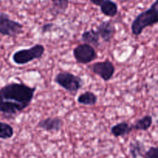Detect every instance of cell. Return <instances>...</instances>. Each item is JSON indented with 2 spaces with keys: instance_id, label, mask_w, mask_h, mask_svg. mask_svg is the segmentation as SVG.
I'll return each instance as SVG.
<instances>
[{
  "instance_id": "obj_1",
  "label": "cell",
  "mask_w": 158,
  "mask_h": 158,
  "mask_svg": "<svg viewBox=\"0 0 158 158\" xmlns=\"http://www.w3.org/2000/svg\"><path fill=\"white\" fill-rule=\"evenodd\" d=\"M36 87L23 83H10L0 88V113L13 118L30 105Z\"/></svg>"
},
{
  "instance_id": "obj_21",
  "label": "cell",
  "mask_w": 158,
  "mask_h": 158,
  "mask_svg": "<svg viewBox=\"0 0 158 158\" xmlns=\"http://www.w3.org/2000/svg\"><path fill=\"white\" fill-rule=\"evenodd\" d=\"M118 158H125V157H118Z\"/></svg>"
},
{
  "instance_id": "obj_5",
  "label": "cell",
  "mask_w": 158,
  "mask_h": 158,
  "mask_svg": "<svg viewBox=\"0 0 158 158\" xmlns=\"http://www.w3.org/2000/svg\"><path fill=\"white\" fill-rule=\"evenodd\" d=\"M23 32V25L12 20L6 12H0V35L16 37Z\"/></svg>"
},
{
  "instance_id": "obj_8",
  "label": "cell",
  "mask_w": 158,
  "mask_h": 158,
  "mask_svg": "<svg viewBox=\"0 0 158 158\" xmlns=\"http://www.w3.org/2000/svg\"><path fill=\"white\" fill-rule=\"evenodd\" d=\"M64 122L60 117H47L41 120L37 124V127L46 132L57 133L63 128Z\"/></svg>"
},
{
  "instance_id": "obj_19",
  "label": "cell",
  "mask_w": 158,
  "mask_h": 158,
  "mask_svg": "<svg viewBox=\"0 0 158 158\" xmlns=\"http://www.w3.org/2000/svg\"><path fill=\"white\" fill-rule=\"evenodd\" d=\"M57 27L54 23H45L41 28V33L42 34H46L47 32H51V31L54 30V28Z\"/></svg>"
},
{
  "instance_id": "obj_3",
  "label": "cell",
  "mask_w": 158,
  "mask_h": 158,
  "mask_svg": "<svg viewBox=\"0 0 158 158\" xmlns=\"http://www.w3.org/2000/svg\"><path fill=\"white\" fill-rule=\"evenodd\" d=\"M45 52V47L42 44H35L28 49L15 51L12 56V60L17 65H26L32 60H40Z\"/></svg>"
},
{
  "instance_id": "obj_17",
  "label": "cell",
  "mask_w": 158,
  "mask_h": 158,
  "mask_svg": "<svg viewBox=\"0 0 158 158\" xmlns=\"http://www.w3.org/2000/svg\"><path fill=\"white\" fill-rule=\"evenodd\" d=\"M14 130L10 124L0 121V139L8 140L13 137Z\"/></svg>"
},
{
  "instance_id": "obj_16",
  "label": "cell",
  "mask_w": 158,
  "mask_h": 158,
  "mask_svg": "<svg viewBox=\"0 0 158 158\" xmlns=\"http://www.w3.org/2000/svg\"><path fill=\"white\" fill-rule=\"evenodd\" d=\"M98 101V97L91 91H86L80 94L77 98V102L85 106H94Z\"/></svg>"
},
{
  "instance_id": "obj_18",
  "label": "cell",
  "mask_w": 158,
  "mask_h": 158,
  "mask_svg": "<svg viewBox=\"0 0 158 158\" xmlns=\"http://www.w3.org/2000/svg\"><path fill=\"white\" fill-rule=\"evenodd\" d=\"M142 158H158V148L157 147H151L145 151Z\"/></svg>"
},
{
  "instance_id": "obj_14",
  "label": "cell",
  "mask_w": 158,
  "mask_h": 158,
  "mask_svg": "<svg viewBox=\"0 0 158 158\" xmlns=\"http://www.w3.org/2000/svg\"><path fill=\"white\" fill-rule=\"evenodd\" d=\"M129 151L133 158L142 157L145 152V146L140 140L134 139L130 143Z\"/></svg>"
},
{
  "instance_id": "obj_4",
  "label": "cell",
  "mask_w": 158,
  "mask_h": 158,
  "mask_svg": "<svg viewBox=\"0 0 158 158\" xmlns=\"http://www.w3.org/2000/svg\"><path fill=\"white\" fill-rule=\"evenodd\" d=\"M54 82L65 90L75 95L84 84L83 79L69 72H60L54 77Z\"/></svg>"
},
{
  "instance_id": "obj_2",
  "label": "cell",
  "mask_w": 158,
  "mask_h": 158,
  "mask_svg": "<svg viewBox=\"0 0 158 158\" xmlns=\"http://www.w3.org/2000/svg\"><path fill=\"white\" fill-rule=\"evenodd\" d=\"M158 23V1L155 0L149 9L143 11L136 16L131 23V32L138 36L144 29L153 26Z\"/></svg>"
},
{
  "instance_id": "obj_15",
  "label": "cell",
  "mask_w": 158,
  "mask_h": 158,
  "mask_svg": "<svg viewBox=\"0 0 158 158\" xmlns=\"http://www.w3.org/2000/svg\"><path fill=\"white\" fill-rule=\"evenodd\" d=\"M153 124V117L151 115H145L142 118L138 119L135 123L132 124L133 130L146 131L151 128Z\"/></svg>"
},
{
  "instance_id": "obj_13",
  "label": "cell",
  "mask_w": 158,
  "mask_h": 158,
  "mask_svg": "<svg viewBox=\"0 0 158 158\" xmlns=\"http://www.w3.org/2000/svg\"><path fill=\"white\" fill-rule=\"evenodd\" d=\"M52 7L49 12L54 16L63 14L69 7V0H51Z\"/></svg>"
},
{
  "instance_id": "obj_6",
  "label": "cell",
  "mask_w": 158,
  "mask_h": 158,
  "mask_svg": "<svg viewBox=\"0 0 158 158\" xmlns=\"http://www.w3.org/2000/svg\"><path fill=\"white\" fill-rule=\"evenodd\" d=\"M73 57L80 64H89L97 59V52L90 45L83 43L77 45L73 50Z\"/></svg>"
},
{
  "instance_id": "obj_9",
  "label": "cell",
  "mask_w": 158,
  "mask_h": 158,
  "mask_svg": "<svg viewBox=\"0 0 158 158\" xmlns=\"http://www.w3.org/2000/svg\"><path fill=\"white\" fill-rule=\"evenodd\" d=\"M96 31L104 43H110L115 35L116 27L112 22L103 21L97 26Z\"/></svg>"
},
{
  "instance_id": "obj_7",
  "label": "cell",
  "mask_w": 158,
  "mask_h": 158,
  "mask_svg": "<svg viewBox=\"0 0 158 158\" xmlns=\"http://www.w3.org/2000/svg\"><path fill=\"white\" fill-rule=\"evenodd\" d=\"M88 68L95 75L100 77L105 82L110 80L115 73V66L114 63L109 60H106L105 61L96 62L88 66Z\"/></svg>"
},
{
  "instance_id": "obj_20",
  "label": "cell",
  "mask_w": 158,
  "mask_h": 158,
  "mask_svg": "<svg viewBox=\"0 0 158 158\" xmlns=\"http://www.w3.org/2000/svg\"><path fill=\"white\" fill-rule=\"evenodd\" d=\"M89 1L93 5H94V6H100V5L103 3V2L104 1V0H89Z\"/></svg>"
},
{
  "instance_id": "obj_10",
  "label": "cell",
  "mask_w": 158,
  "mask_h": 158,
  "mask_svg": "<svg viewBox=\"0 0 158 158\" xmlns=\"http://www.w3.org/2000/svg\"><path fill=\"white\" fill-rule=\"evenodd\" d=\"M100 38L98 32L94 29L84 31L81 35V40L83 43L86 44L90 45L93 47H100Z\"/></svg>"
},
{
  "instance_id": "obj_11",
  "label": "cell",
  "mask_w": 158,
  "mask_h": 158,
  "mask_svg": "<svg viewBox=\"0 0 158 158\" xmlns=\"http://www.w3.org/2000/svg\"><path fill=\"white\" fill-rule=\"evenodd\" d=\"M132 131V125L129 124L127 121L117 123L110 128V133L115 137H123L131 134Z\"/></svg>"
},
{
  "instance_id": "obj_12",
  "label": "cell",
  "mask_w": 158,
  "mask_h": 158,
  "mask_svg": "<svg viewBox=\"0 0 158 158\" xmlns=\"http://www.w3.org/2000/svg\"><path fill=\"white\" fill-rule=\"evenodd\" d=\"M100 7V12L110 18H114L118 13V5L113 0H104Z\"/></svg>"
}]
</instances>
